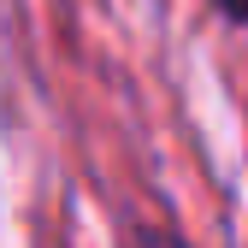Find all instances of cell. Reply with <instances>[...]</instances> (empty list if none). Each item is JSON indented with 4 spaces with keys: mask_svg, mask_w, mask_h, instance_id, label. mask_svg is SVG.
I'll return each instance as SVG.
<instances>
[{
    "mask_svg": "<svg viewBox=\"0 0 248 248\" xmlns=\"http://www.w3.org/2000/svg\"><path fill=\"white\" fill-rule=\"evenodd\" d=\"M130 248H189V242H183V236H171V231H130Z\"/></svg>",
    "mask_w": 248,
    "mask_h": 248,
    "instance_id": "obj_1",
    "label": "cell"
},
{
    "mask_svg": "<svg viewBox=\"0 0 248 248\" xmlns=\"http://www.w3.org/2000/svg\"><path fill=\"white\" fill-rule=\"evenodd\" d=\"M219 12L236 18V24H248V0H219Z\"/></svg>",
    "mask_w": 248,
    "mask_h": 248,
    "instance_id": "obj_2",
    "label": "cell"
}]
</instances>
